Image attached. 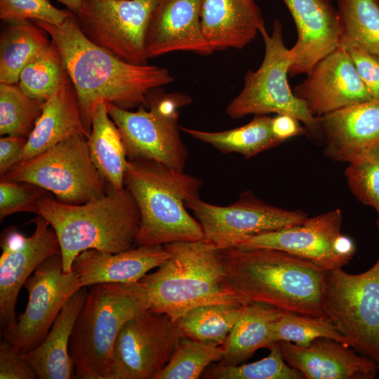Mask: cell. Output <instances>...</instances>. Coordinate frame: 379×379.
<instances>
[{
	"label": "cell",
	"mask_w": 379,
	"mask_h": 379,
	"mask_svg": "<svg viewBox=\"0 0 379 379\" xmlns=\"http://www.w3.org/2000/svg\"><path fill=\"white\" fill-rule=\"evenodd\" d=\"M33 21L48 34L59 50L89 134L93 114L101 102L126 109L146 107L153 89L174 81L166 68L128 62L91 41L72 12L60 25Z\"/></svg>",
	"instance_id": "1"
},
{
	"label": "cell",
	"mask_w": 379,
	"mask_h": 379,
	"mask_svg": "<svg viewBox=\"0 0 379 379\" xmlns=\"http://www.w3.org/2000/svg\"><path fill=\"white\" fill-rule=\"evenodd\" d=\"M227 279L247 302L297 314L328 318L324 305L325 270L273 248L220 250Z\"/></svg>",
	"instance_id": "2"
},
{
	"label": "cell",
	"mask_w": 379,
	"mask_h": 379,
	"mask_svg": "<svg viewBox=\"0 0 379 379\" xmlns=\"http://www.w3.org/2000/svg\"><path fill=\"white\" fill-rule=\"evenodd\" d=\"M36 215L55 230L65 272L72 270L74 260L84 251L117 253L135 247L140 215L126 187H109L105 195L81 204L44 196L38 203Z\"/></svg>",
	"instance_id": "3"
},
{
	"label": "cell",
	"mask_w": 379,
	"mask_h": 379,
	"mask_svg": "<svg viewBox=\"0 0 379 379\" xmlns=\"http://www.w3.org/2000/svg\"><path fill=\"white\" fill-rule=\"evenodd\" d=\"M168 257L140 281L149 293L150 310L176 321L190 310L221 303H249L230 286L220 250L206 241L164 245Z\"/></svg>",
	"instance_id": "4"
},
{
	"label": "cell",
	"mask_w": 379,
	"mask_h": 379,
	"mask_svg": "<svg viewBox=\"0 0 379 379\" xmlns=\"http://www.w3.org/2000/svg\"><path fill=\"white\" fill-rule=\"evenodd\" d=\"M124 185L140 215L135 246L205 240L200 222L185 205L199 197L200 179L155 161L128 160Z\"/></svg>",
	"instance_id": "5"
},
{
	"label": "cell",
	"mask_w": 379,
	"mask_h": 379,
	"mask_svg": "<svg viewBox=\"0 0 379 379\" xmlns=\"http://www.w3.org/2000/svg\"><path fill=\"white\" fill-rule=\"evenodd\" d=\"M150 307L147 290L140 281L88 286L69 341L74 376L110 379L114 345L121 328Z\"/></svg>",
	"instance_id": "6"
},
{
	"label": "cell",
	"mask_w": 379,
	"mask_h": 379,
	"mask_svg": "<svg viewBox=\"0 0 379 379\" xmlns=\"http://www.w3.org/2000/svg\"><path fill=\"white\" fill-rule=\"evenodd\" d=\"M260 34L265 44L263 60L256 71L248 70L245 74L243 88L227 105L226 114L232 119L270 113L291 115L304 124L305 134L314 140L317 117L311 114L288 85L292 59L284 43L281 22L274 20L270 35L265 27Z\"/></svg>",
	"instance_id": "7"
},
{
	"label": "cell",
	"mask_w": 379,
	"mask_h": 379,
	"mask_svg": "<svg viewBox=\"0 0 379 379\" xmlns=\"http://www.w3.org/2000/svg\"><path fill=\"white\" fill-rule=\"evenodd\" d=\"M2 179L34 184L63 203L81 204L109 188L93 164L87 138L75 135L16 165Z\"/></svg>",
	"instance_id": "8"
},
{
	"label": "cell",
	"mask_w": 379,
	"mask_h": 379,
	"mask_svg": "<svg viewBox=\"0 0 379 379\" xmlns=\"http://www.w3.org/2000/svg\"><path fill=\"white\" fill-rule=\"evenodd\" d=\"M324 310L352 347L379 364V255L368 270H326Z\"/></svg>",
	"instance_id": "9"
},
{
	"label": "cell",
	"mask_w": 379,
	"mask_h": 379,
	"mask_svg": "<svg viewBox=\"0 0 379 379\" xmlns=\"http://www.w3.org/2000/svg\"><path fill=\"white\" fill-rule=\"evenodd\" d=\"M161 0H84L74 13L93 43L135 65H146L145 36L152 14Z\"/></svg>",
	"instance_id": "10"
},
{
	"label": "cell",
	"mask_w": 379,
	"mask_h": 379,
	"mask_svg": "<svg viewBox=\"0 0 379 379\" xmlns=\"http://www.w3.org/2000/svg\"><path fill=\"white\" fill-rule=\"evenodd\" d=\"M176 322L145 309L128 320L116 339L110 379H155L182 338Z\"/></svg>",
	"instance_id": "11"
},
{
	"label": "cell",
	"mask_w": 379,
	"mask_h": 379,
	"mask_svg": "<svg viewBox=\"0 0 379 379\" xmlns=\"http://www.w3.org/2000/svg\"><path fill=\"white\" fill-rule=\"evenodd\" d=\"M26 308L15 323L4 328V339L22 353L45 338L66 302L82 288L77 274L63 271L61 253L44 260L27 279Z\"/></svg>",
	"instance_id": "12"
},
{
	"label": "cell",
	"mask_w": 379,
	"mask_h": 379,
	"mask_svg": "<svg viewBox=\"0 0 379 379\" xmlns=\"http://www.w3.org/2000/svg\"><path fill=\"white\" fill-rule=\"evenodd\" d=\"M337 208L308 217L302 224L241 239L234 247L273 248L305 258L325 270L343 268L356 253L353 240L341 232Z\"/></svg>",
	"instance_id": "13"
},
{
	"label": "cell",
	"mask_w": 379,
	"mask_h": 379,
	"mask_svg": "<svg viewBox=\"0 0 379 379\" xmlns=\"http://www.w3.org/2000/svg\"><path fill=\"white\" fill-rule=\"evenodd\" d=\"M185 205L200 222L205 240L220 250L234 247L244 237L300 225L309 217L302 211L274 206L246 192L225 206L199 197L187 201Z\"/></svg>",
	"instance_id": "14"
},
{
	"label": "cell",
	"mask_w": 379,
	"mask_h": 379,
	"mask_svg": "<svg viewBox=\"0 0 379 379\" xmlns=\"http://www.w3.org/2000/svg\"><path fill=\"white\" fill-rule=\"evenodd\" d=\"M109 117L118 128L130 161H152L183 171L188 150L180 135L178 117L152 107L136 112L107 103Z\"/></svg>",
	"instance_id": "15"
},
{
	"label": "cell",
	"mask_w": 379,
	"mask_h": 379,
	"mask_svg": "<svg viewBox=\"0 0 379 379\" xmlns=\"http://www.w3.org/2000/svg\"><path fill=\"white\" fill-rule=\"evenodd\" d=\"M33 222L35 228L30 237L15 228H8L1 237L0 322L3 328L17 320L16 300L27 279L44 260L61 253L57 235L50 223L39 215Z\"/></svg>",
	"instance_id": "16"
},
{
	"label": "cell",
	"mask_w": 379,
	"mask_h": 379,
	"mask_svg": "<svg viewBox=\"0 0 379 379\" xmlns=\"http://www.w3.org/2000/svg\"><path fill=\"white\" fill-rule=\"evenodd\" d=\"M293 91L314 117L372 99L349 53L340 47L318 61Z\"/></svg>",
	"instance_id": "17"
},
{
	"label": "cell",
	"mask_w": 379,
	"mask_h": 379,
	"mask_svg": "<svg viewBox=\"0 0 379 379\" xmlns=\"http://www.w3.org/2000/svg\"><path fill=\"white\" fill-rule=\"evenodd\" d=\"M324 157L350 163L379 148V99H371L317 117L315 138Z\"/></svg>",
	"instance_id": "18"
},
{
	"label": "cell",
	"mask_w": 379,
	"mask_h": 379,
	"mask_svg": "<svg viewBox=\"0 0 379 379\" xmlns=\"http://www.w3.org/2000/svg\"><path fill=\"white\" fill-rule=\"evenodd\" d=\"M295 22L298 37L289 48L288 76L307 75L315 64L338 47L340 23L331 0H283Z\"/></svg>",
	"instance_id": "19"
},
{
	"label": "cell",
	"mask_w": 379,
	"mask_h": 379,
	"mask_svg": "<svg viewBox=\"0 0 379 379\" xmlns=\"http://www.w3.org/2000/svg\"><path fill=\"white\" fill-rule=\"evenodd\" d=\"M284 361L307 379H374L379 364L352 347L328 338L307 347L277 342Z\"/></svg>",
	"instance_id": "20"
},
{
	"label": "cell",
	"mask_w": 379,
	"mask_h": 379,
	"mask_svg": "<svg viewBox=\"0 0 379 379\" xmlns=\"http://www.w3.org/2000/svg\"><path fill=\"white\" fill-rule=\"evenodd\" d=\"M176 51L214 52L201 29L200 0H161L152 14L145 36L147 58Z\"/></svg>",
	"instance_id": "21"
},
{
	"label": "cell",
	"mask_w": 379,
	"mask_h": 379,
	"mask_svg": "<svg viewBox=\"0 0 379 379\" xmlns=\"http://www.w3.org/2000/svg\"><path fill=\"white\" fill-rule=\"evenodd\" d=\"M168 255L164 246H135L117 253L88 249L75 258L72 270L82 287L98 284L134 283L159 267Z\"/></svg>",
	"instance_id": "22"
},
{
	"label": "cell",
	"mask_w": 379,
	"mask_h": 379,
	"mask_svg": "<svg viewBox=\"0 0 379 379\" xmlns=\"http://www.w3.org/2000/svg\"><path fill=\"white\" fill-rule=\"evenodd\" d=\"M200 20L214 51L244 48L265 27L255 0H200Z\"/></svg>",
	"instance_id": "23"
},
{
	"label": "cell",
	"mask_w": 379,
	"mask_h": 379,
	"mask_svg": "<svg viewBox=\"0 0 379 379\" xmlns=\"http://www.w3.org/2000/svg\"><path fill=\"white\" fill-rule=\"evenodd\" d=\"M41 114L27 138L18 164L75 135L88 138L73 84L67 72L59 88L41 105Z\"/></svg>",
	"instance_id": "24"
},
{
	"label": "cell",
	"mask_w": 379,
	"mask_h": 379,
	"mask_svg": "<svg viewBox=\"0 0 379 379\" xmlns=\"http://www.w3.org/2000/svg\"><path fill=\"white\" fill-rule=\"evenodd\" d=\"M88 287H82L66 302L47 335L25 357L40 379L74 378L69 346L76 319L84 306Z\"/></svg>",
	"instance_id": "25"
},
{
	"label": "cell",
	"mask_w": 379,
	"mask_h": 379,
	"mask_svg": "<svg viewBox=\"0 0 379 379\" xmlns=\"http://www.w3.org/2000/svg\"><path fill=\"white\" fill-rule=\"evenodd\" d=\"M284 311L260 302L246 304L239 319L222 345L224 357L219 364L239 365L260 348L272 344L274 323Z\"/></svg>",
	"instance_id": "26"
},
{
	"label": "cell",
	"mask_w": 379,
	"mask_h": 379,
	"mask_svg": "<svg viewBox=\"0 0 379 379\" xmlns=\"http://www.w3.org/2000/svg\"><path fill=\"white\" fill-rule=\"evenodd\" d=\"M107 102L96 108L87 138L90 157L109 187L124 188V173L128 159L120 132L109 119Z\"/></svg>",
	"instance_id": "27"
},
{
	"label": "cell",
	"mask_w": 379,
	"mask_h": 379,
	"mask_svg": "<svg viewBox=\"0 0 379 379\" xmlns=\"http://www.w3.org/2000/svg\"><path fill=\"white\" fill-rule=\"evenodd\" d=\"M7 23L0 38V83L16 84L24 67L48 48L51 39L28 20Z\"/></svg>",
	"instance_id": "28"
},
{
	"label": "cell",
	"mask_w": 379,
	"mask_h": 379,
	"mask_svg": "<svg viewBox=\"0 0 379 379\" xmlns=\"http://www.w3.org/2000/svg\"><path fill=\"white\" fill-rule=\"evenodd\" d=\"M272 117L255 115L247 124L231 130L209 132L180 126L192 138L209 144L222 153H239L246 159L281 144L271 129Z\"/></svg>",
	"instance_id": "29"
},
{
	"label": "cell",
	"mask_w": 379,
	"mask_h": 379,
	"mask_svg": "<svg viewBox=\"0 0 379 379\" xmlns=\"http://www.w3.org/2000/svg\"><path fill=\"white\" fill-rule=\"evenodd\" d=\"M338 47H357L379 60V0H337Z\"/></svg>",
	"instance_id": "30"
},
{
	"label": "cell",
	"mask_w": 379,
	"mask_h": 379,
	"mask_svg": "<svg viewBox=\"0 0 379 379\" xmlns=\"http://www.w3.org/2000/svg\"><path fill=\"white\" fill-rule=\"evenodd\" d=\"M246 305L221 303L200 306L190 310L175 322L182 336L205 344L222 345Z\"/></svg>",
	"instance_id": "31"
},
{
	"label": "cell",
	"mask_w": 379,
	"mask_h": 379,
	"mask_svg": "<svg viewBox=\"0 0 379 379\" xmlns=\"http://www.w3.org/2000/svg\"><path fill=\"white\" fill-rule=\"evenodd\" d=\"M66 74L59 50L51 40L48 48L22 70L18 85L29 97L45 101L59 88Z\"/></svg>",
	"instance_id": "32"
},
{
	"label": "cell",
	"mask_w": 379,
	"mask_h": 379,
	"mask_svg": "<svg viewBox=\"0 0 379 379\" xmlns=\"http://www.w3.org/2000/svg\"><path fill=\"white\" fill-rule=\"evenodd\" d=\"M43 102L25 94L17 84L0 83V134L28 138Z\"/></svg>",
	"instance_id": "33"
},
{
	"label": "cell",
	"mask_w": 379,
	"mask_h": 379,
	"mask_svg": "<svg viewBox=\"0 0 379 379\" xmlns=\"http://www.w3.org/2000/svg\"><path fill=\"white\" fill-rule=\"evenodd\" d=\"M319 338H328L352 347L329 318L317 317L284 312L272 326V343L289 341L307 347Z\"/></svg>",
	"instance_id": "34"
},
{
	"label": "cell",
	"mask_w": 379,
	"mask_h": 379,
	"mask_svg": "<svg viewBox=\"0 0 379 379\" xmlns=\"http://www.w3.org/2000/svg\"><path fill=\"white\" fill-rule=\"evenodd\" d=\"M224 357L222 345H212L182 337L171 359L155 379H197L213 362Z\"/></svg>",
	"instance_id": "35"
},
{
	"label": "cell",
	"mask_w": 379,
	"mask_h": 379,
	"mask_svg": "<svg viewBox=\"0 0 379 379\" xmlns=\"http://www.w3.org/2000/svg\"><path fill=\"white\" fill-rule=\"evenodd\" d=\"M266 357L249 364L235 366L218 365L204 371V378L210 379H302L303 375L284 359L277 343L267 346Z\"/></svg>",
	"instance_id": "36"
},
{
	"label": "cell",
	"mask_w": 379,
	"mask_h": 379,
	"mask_svg": "<svg viewBox=\"0 0 379 379\" xmlns=\"http://www.w3.org/2000/svg\"><path fill=\"white\" fill-rule=\"evenodd\" d=\"M344 175L357 201L376 212L379 230V148L348 163Z\"/></svg>",
	"instance_id": "37"
},
{
	"label": "cell",
	"mask_w": 379,
	"mask_h": 379,
	"mask_svg": "<svg viewBox=\"0 0 379 379\" xmlns=\"http://www.w3.org/2000/svg\"><path fill=\"white\" fill-rule=\"evenodd\" d=\"M71 13L57 8L48 0H0V19L5 22L32 19L60 25Z\"/></svg>",
	"instance_id": "38"
},
{
	"label": "cell",
	"mask_w": 379,
	"mask_h": 379,
	"mask_svg": "<svg viewBox=\"0 0 379 379\" xmlns=\"http://www.w3.org/2000/svg\"><path fill=\"white\" fill-rule=\"evenodd\" d=\"M46 190L26 182L1 178L0 219L19 212L37 213L38 203Z\"/></svg>",
	"instance_id": "39"
},
{
	"label": "cell",
	"mask_w": 379,
	"mask_h": 379,
	"mask_svg": "<svg viewBox=\"0 0 379 379\" xmlns=\"http://www.w3.org/2000/svg\"><path fill=\"white\" fill-rule=\"evenodd\" d=\"M0 378H38L24 353L18 351L6 339L1 340L0 343Z\"/></svg>",
	"instance_id": "40"
},
{
	"label": "cell",
	"mask_w": 379,
	"mask_h": 379,
	"mask_svg": "<svg viewBox=\"0 0 379 379\" xmlns=\"http://www.w3.org/2000/svg\"><path fill=\"white\" fill-rule=\"evenodd\" d=\"M345 50L372 99H379V60L357 47Z\"/></svg>",
	"instance_id": "41"
},
{
	"label": "cell",
	"mask_w": 379,
	"mask_h": 379,
	"mask_svg": "<svg viewBox=\"0 0 379 379\" xmlns=\"http://www.w3.org/2000/svg\"><path fill=\"white\" fill-rule=\"evenodd\" d=\"M27 138L8 135L0 139V175L8 173L19 162L20 155Z\"/></svg>",
	"instance_id": "42"
},
{
	"label": "cell",
	"mask_w": 379,
	"mask_h": 379,
	"mask_svg": "<svg viewBox=\"0 0 379 379\" xmlns=\"http://www.w3.org/2000/svg\"><path fill=\"white\" fill-rule=\"evenodd\" d=\"M300 122L297 118L291 115L277 114L272 117V132L276 139L282 143L287 139L306 133Z\"/></svg>",
	"instance_id": "43"
},
{
	"label": "cell",
	"mask_w": 379,
	"mask_h": 379,
	"mask_svg": "<svg viewBox=\"0 0 379 379\" xmlns=\"http://www.w3.org/2000/svg\"><path fill=\"white\" fill-rule=\"evenodd\" d=\"M64 4L71 12L77 13L83 6L84 0H58Z\"/></svg>",
	"instance_id": "44"
}]
</instances>
